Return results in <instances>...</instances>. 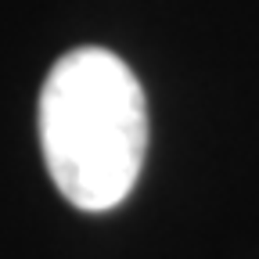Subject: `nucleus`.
Listing matches in <instances>:
<instances>
[{
  "label": "nucleus",
  "mask_w": 259,
  "mask_h": 259,
  "mask_svg": "<svg viewBox=\"0 0 259 259\" xmlns=\"http://www.w3.org/2000/svg\"><path fill=\"white\" fill-rule=\"evenodd\" d=\"M40 151L54 187L83 212H108L134 191L148 155V97L105 47L61 54L40 90Z\"/></svg>",
  "instance_id": "f257e3e1"
}]
</instances>
